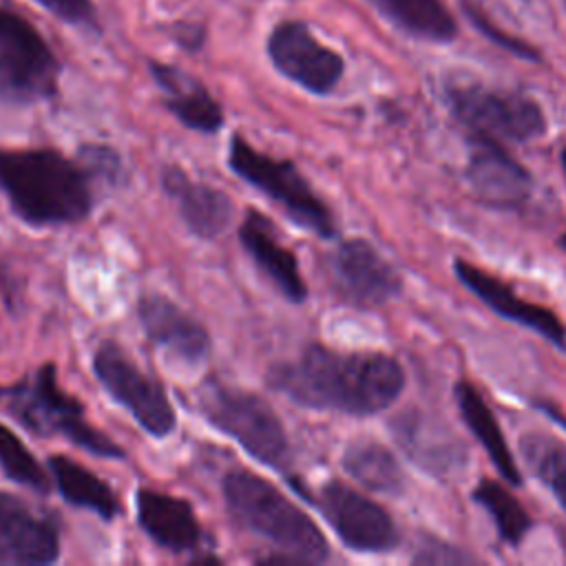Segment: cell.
I'll list each match as a JSON object with an SVG mask.
<instances>
[{
  "label": "cell",
  "mask_w": 566,
  "mask_h": 566,
  "mask_svg": "<svg viewBox=\"0 0 566 566\" xmlns=\"http://www.w3.org/2000/svg\"><path fill=\"white\" fill-rule=\"evenodd\" d=\"M343 469L376 493L398 495L405 486L398 460L376 440H354L343 453Z\"/></svg>",
  "instance_id": "cb8c5ba5"
},
{
  "label": "cell",
  "mask_w": 566,
  "mask_h": 566,
  "mask_svg": "<svg viewBox=\"0 0 566 566\" xmlns=\"http://www.w3.org/2000/svg\"><path fill=\"white\" fill-rule=\"evenodd\" d=\"M340 542L360 553H385L398 544V528L389 513L340 480H329L316 497Z\"/></svg>",
  "instance_id": "8fae6325"
},
{
  "label": "cell",
  "mask_w": 566,
  "mask_h": 566,
  "mask_svg": "<svg viewBox=\"0 0 566 566\" xmlns=\"http://www.w3.org/2000/svg\"><path fill=\"white\" fill-rule=\"evenodd\" d=\"M453 272L460 279V283L467 290H471L478 298H482V303L489 305L493 312L537 332L539 336L551 340L555 347L566 349V327L548 307L524 301L504 281H500L497 276L480 270L478 265L464 259L453 261Z\"/></svg>",
  "instance_id": "ac0fdd59"
},
{
  "label": "cell",
  "mask_w": 566,
  "mask_h": 566,
  "mask_svg": "<svg viewBox=\"0 0 566 566\" xmlns=\"http://www.w3.org/2000/svg\"><path fill=\"white\" fill-rule=\"evenodd\" d=\"M228 166L245 184L276 201L303 230L314 232L321 239H332L336 234L332 210L314 192L292 159H279L256 150L241 133H234L228 144Z\"/></svg>",
  "instance_id": "8992f818"
},
{
  "label": "cell",
  "mask_w": 566,
  "mask_h": 566,
  "mask_svg": "<svg viewBox=\"0 0 566 566\" xmlns=\"http://www.w3.org/2000/svg\"><path fill=\"white\" fill-rule=\"evenodd\" d=\"M444 95L453 115L473 135L497 142H531L546 133L542 106L520 91L453 80L447 84Z\"/></svg>",
  "instance_id": "ba28073f"
},
{
  "label": "cell",
  "mask_w": 566,
  "mask_h": 566,
  "mask_svg": "<svg viewBox=\"0 0 566 566\" xmlns=\"http://www.w3.org/2000/svg\"><path fill=\"white\" fill-rule=\"evenodd\" d=\"M239 241L254 265L272 281V285L292 303L307 298V285L301 276L296 254L283 245L274 223L259 210L250 208L239 226Z\"/></svg>",
  "instance_id": "d6986e66"
},
{
  "label": "cell",
  "mask_w": 566,
  "mask_h": 566,
  "mask_svg": "<svg viewBox=\"0 0 566 566\" xmlns=\"http://www.w3.org/2000/svg\"><path fill=\"white\" fill-rule=\"evenodd\" d=\"M148 73L161 93L166 111L181 126L197 133H217L223 128V106L195 75L157 60H148Z\"/></svg>",
  "instance_id": "ffe728a7"
},
{
  "label": "cell",
  "mask_w": 566,
  "mask_h": 566,
  "mask_svg": "<svg viewBox=\"0 0 566 566\" xmlns=\"http://www.w3.org/2000/svg\"><path fill=\"white\" fill-rule=\"evenodd\" d=\"M49 473L55 482L60 495L77 509H86L102 517L104 522H111L119 513V500L115 491L104 482L99 475H95L84 464L71 460L69 455L53 453L49 455Z\"/></svg>",
  "instance_id": "44dd1931"
},
{
  "label": "cell",
  "mask_w": 566,
  "mask_h": 566,
  "mask_svg": "<svg viewBox=\"0 0 566 566\" xmlns=\"http://www.w3.org/2000/svg\"><path fill=\"white\" fill-rule=\"evenodd\" d=\"M520 449L535 478L551 489L566 511V447L553 436L526 433L520 440Z\"/></svg>",
  "instance_id": "d4e9b609"
},
{
  "label": "cell",
  "mask_w": 566,
  "mask_h": 566,
  "mask_svg": "<svg viewBox=\"0 0 566 566\" xmlns=\"http://www.w3.org/2000/svg\"><path fill=\"white\" fill-rule=\"evenodd\" d=\"M137 321L150 343L190 367L201 365L210 354L208 329L164 294H142L137 298Z\"/></svg>",
  "instance_id": "9a60e30c"
},
{
  "label": "cell",
  "mask_w": 566,
  "mask_h": 566,
  "mask_svg": "<svg viewBox=\"0 0 566 566\" xmlns=\"http://www.w3.org/2000/svg\"><path fill=\"white\" fill-rule=\"evenodd\" d=\"M170 35L175 38V42L188 51H195L203 44L206 38V29L201 24H192V22H184V24H172Z\"/></svg>",
  "instance_id": "4dcf8cb0"
},
{
  "label": "cell",
  "mask_w": 566,
  "mask_h": 566,
  "mask_svg": "<svg viewBox=\"0 0 566 566\" xmlns=\"http://www.w3.org/2000/svg\"><path fill=\"white\" fill-rule=\"evenodd\" d=\"M473 500L491 513L497 533L504 542L520 544L524 539V535L531 528V517L526 509L517 502V497L511 495L509 489H504L500 482L482 480L473 489Z\"/></svg>",
  "instance_id": "484cf974"
},
{
  "label": "cell",
  "mask_w": 566,
  "mask_h": 566,
  "mask_svg": "<svg viewBox=\"0 0 566 566\" xmlns=\"http://www.w3.org/2000/svg\"><path fill=\"white\" fill-rule=\"evenodd\" d=\"M329 276L338 294L356 305H382L402 290L394 265L365 239L343 241L327 259Z\"/></svg>",
  "instance_id": "4fadbf2b"
},
{
  "label": "cell",
  "mask_w": 566,
  "mask_h": 566,
  "mask_svg": "<svg viewBox=\"0 0 566 566\" xmlns=\"http://www.w3.org/2000/svg\"><path fill=\"white\" fill-rule=\"evenodd\" d=\"M221 486L230 517L279 546L294 564H314L329 557V544L316 522L265 478L234 467L223 475Z\"/></svg>",
  "instance_id": "3957f363"
},
{
  "label": "cell",
  "mask_w": 566,
  "mask_h": 566,
  "mask_svg": "<svg viewBox=\"0 0 566 566\" xmlns=\"http://www.w3.org/2000/svg\"><path fill=\"white\" fill-rule=\"evenodd\" d=\"M62 64L42 33L0 7V102L31 106L57 95Z\"/></svg>",
  "instance_id": "52a82bcc"
},
{
  "label": "cell",
  "mask_w": 566,
  "mask_h": 566,
  "mask_svg": "<svg viewBox=\"0 0 566 566\" xmlns=\"http://www.w3.org/2000/svg\"><path fill=\"white\" fill-rule=\"evenodd\" d=\"M453 391H455V402H458L460 416L464 418L467 427L478 438V442L484 447V451L489 453V458L495 464V469L500 471V475L511 484H522V475L517 471L513 453L509 451L504 433H502L491 407L482 398V394L469 380H460Z\"/></svg>",
  "instance_id": "7402d4cb"
},
{
  "label": "cell",
  "mask_w": 566,
  "mask_h": 566,
  "mask_svg": "<svg viewBox=\"0 0 566 566\" xmlns=\"http://www.w3.org/2000/svg\"><path fill=\"white\" fill-rule=\"evenodd\" d=\"M0 469L2 473L40 495L51 491V478L38 462V458L27 449V444L4 424H0Z\"/></svg>",
  "instance_id": "4316f807"
},
{
  "label": "cell",
  "mask_w": 566,
  "mask_h": 566,
  "mask_svg": "<svg viewBox=\"0 0 566 566\" xmlns=\"http://www.w3.org/2000/svg\"><path fill=\"white\" fill-rule=\"evenodd\" d=\"M467 181L475 197L493 208H520L533 190L531 172L506 153L502 142L473 135Z\"/></svg>",
  "instance_id": "5bb4252c"
},
{
  "label": "cell",
  "mask_w": 566,
  "mask_h": 566,
  "mask_svg": "<svg viewBox=\"0 0 566 566\" xmlns=\"http://www.w3.org/2000/svg\"><path fill=\"white\" fill-rule=\"evenodd\" d=\"M93 374L106 394L122 405L153 438H166L177 427L175 407L164 385L146 374L115 340H102L93 352Z\"/></svg>",
  "instance_id": "9c48e42d"
},
{
  "label": "cell",
  "mask_w": 566,
  "mask_h": 566,
  "mask_svg": "<svg viewBox=\"0 0 566 566\" xmlns=\"http://www.w3.org/2000/svg\"><path fill=\"white\" fill-rule=\"evenodd\" d=\"M562 168H564V177H566V148H562Z\"/></svg>",
  "instance_id": "d6a6232c"
},
{
  "label": "cell",
  "mask_w": 566,
  "mask_h": 566,
  "mask_svg": "<svg viewBox=\"0 0 566 566\" xmlns=\"http://www.w3.org/2000/svg\"><path fill=\"white\" fill-rule=\"evenodd\" d=\"M416 562H431V564H440V562H471V557H464L462 553H458L451 546H420Z\"/></svg>",
  "instance_id": "1f68e13d"
},
{
  "label": "cell",
  "mask_w": 566,
  "mask_h": 566,
  "mask_svg": "<svg viewBox=\"0 0 566 566\" xmlns=\"http://www.w3.org/2000/svg\"><path fill=\"white\" fill-rule=\"evenodd\" d=\"M135 515L142 531L157 546L192 557L203 553V528L188 500L139 486L135 493Z\"/></svg>",
  "instance_id": "2e32d148"
},
{
  "label": "cell",
  "mask_w": 566,
  "mask_h": 566,
  "mask_svg": "<svg viewBox=\"0 0 566 566\" xmlns=\"http://www.w3.org/2000/svg\"><path fill=\"white\" fill-rule=\"evenodd\" d=\"M77 161L84 166V170L91 175L93 181L115 186L124 177L122 159L117 150L106 144H93V142L82 144L77 148Z\"/></svg>",
  "instance_id": "f1b7e54d"
},
{
  "label": "cell",
  "mask_w": 566,
  "mask_h": 566,
  "mask_svg": "<svg viewBox=\"0 0 566 566\" xmlns=\"http://www.w3.org/2000/svg\"><path fill=\"white\" fill-rule=\"evenodd\" d=\"M564 4H566V0H564Z\"/></svg>",
  "instance_id": "e575fe53"
},
{
  "label": "cell",
  "mask_w": 566,
  "mask_h": 566,
  "mask_svg": "<svg viewBox=\"0 0 566 566\" xmlns=\"http://www.w3.org/2000/svg\"><path fill=\"white\" fill-rule=\"evenodd\" d=\"M369 4L413 38L451 42L458 35V22L442 0H369Z\"/></svg>",
  "instance_id": "603a6c76"
},
{
  "label": "cell",
  "mask_w": 566,
  "mask_h": 566,
  "mask_svg": "<svg viewBox=\"0 0 566 566\" xmlns=\"http://www.w3.org/2000/svg\"><path fill=\"white\" fill-rule=\"evenodd\" d=\"M460 4H462V9H464V15L471 20V24H473L475 29H480L482 35L489 38L491 42H495L500 49H506L509 53H513V55H517V57H522V60H528V62H539V60H542L539 51H537L533 44H528L526 40H522V38H517V35L504 33L475 2H471V0H460Z\"/></svg>",
  "instance_id": "83f0119b"
},
{
  "label": "cell",
  "mask_w": 566,
  "mask_h": 566,
  "mask_svg": "<svg viewBox=\"0 0 566 566\" xmlns=\"http://www.w3.org/2000/svg\"><path fill=\"white\" fill-rule=\"evenodd\" d=\"M159 181L164 192L175 201L181 221L195 237L214 239L232 223V199L223 190L192 179L179 164H164Z\"/></svg>",
  "instance_id": "e0dca14e"
},
{
  "label": "cell",
  "mask_w": 566,
  "mask_h": 566,
  "mask_svg": "<svg viewBox=\"0 0 566 566\" xmlns=\"http://www.w3.org/2000/svg\"><path fill=\"white\" fill-rule=\"evenodd\" d=\"M201 416L232 438L250 458L283 471L290 462V440L276 411L259 394L208 378L197 389Z\"/></svg>",
  "instance_id": "5b68a950"
},
{
  "label": "cell",
  "mask_w": 566,
  "mask_h": 566,
  "mask_svg": "<svg viewBox=\"0 0 566 566\" xmlns=\"http://www.w3.org/2000/svg\"><path fill=\"white\" fill-rule=\"evenodd\" d=\"M0 411L40 438H64L97 458H126L113 438L88 422L84 405L57 385L53 363H42L20 380L0 385Z\"/></svg>",
  "instance_id": "277c9868"
},
{
  "label": "cell",
  "mask_w": 566,
  "mask_h": 566,
  "mask_svg": "<svg viewBox=\"0 0 566 566\" xmlns=\"http://www.w3.org/2000/svg\"><path fill=\"white\" fill-rule=\"evenodd\" d=\"M33 2L66 24L97 29L93 0H33Z\"/></svg>",
  "instance_id": "f546056e"
},
{
  "label": "cell",
  "mask_w": 566,
  "mask_h": 566,
  "mask_svg": "<svg viewBox=\"0 0 566 566\" xmlns=\"http://www.w3.org/2000/svg\"><path fill=\"white\" fill-rule=\"evenodd\" d=\"M0 192L33 228L84 221L95 203L84 166L53 148H0Z\"/></svg>",
  "instance_id": "7a4b0ae2"
},
{
  "label": "cell",
  "mask_w": 566,
  "mask_h": 566,
  "mask_svg": "<svg viewBox=\"0 0 566 566\" xmlns=\"http://www.w3.org/2000/svg\"><path fill=\"white\" fill-rule=\"evenodd\" d=\"M559 248L566 252V232L559 237Z\"/></svg>",
  "instance_id": "836d02e7"
},
{
  "label": "cell",
  "mask_w": 566,
  "mask_h": 566,
  "mask_svg": "<svg viewBox=\"0 0 566 566\" xmlns=\"http://www.w3.org/2000/svg\"><path fill=\"white\" fill-rule=\"evenodd\" d=\"M265 53L283 77L314 95H329L345 73L343 55L325 46L303 20L274 24L265 40Z\"/></svg>",
  "instance_id": "30bf717a"
},
{
  "label": "cell",
  "mask_w": 566,
  "mask_h": 566,
  "mask_svg": "<svg viewBox=\"0 0 566 566\" xmlns=\"http://www.w3.org/2000/svg\"><path fill=\"white\" fill-rule=\"evenodd\" d=\"M60 557V526L31 502L0 491V566H42Z\"/></svg>",
  "instance_id": "7c38bea8"
},
{
  "label": "cell",
  "mask_w": 566,
  "mask_h": 566,
  "mask_svg": "<svg viewBox=\"0 0 566 566\" xmlns=\"http://www.w3.org/2000/svg\"><path fill=\"white\" fill-rule=\"evenodd\" d=\"M268 385L301 407L371 416L398 400L405 371L382 352L343 354L312 343L298 358L274 363Z\"/></svg>",
  "instance_id": "6da1fadb"
}]
</instances>
